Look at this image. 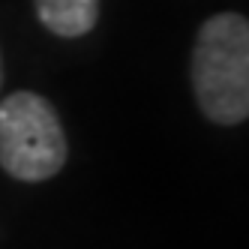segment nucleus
Wrapping results in <instances>:
<instances>
[{
  "mask_svg": "<svg viewBox=\"0 0 249 249\" xmlns=\"http://www.w3.org/2000/svg\"><path fill=\"white\" fill-rule=\"evenodd\" d=\"M192 90L210 123L237 126L249 117V18L219 12L198 27L192 45Z\"/></svg>",
  "mask_w": 249,
  "mask_h": 249,
  "instance_id": "1",
  "label": "nucleus"
},
{
  "mask_svg": "<svg viewBox=\"0 0 249 249\" xmlns=\"http://www.w3.org/2000/svg\"><path fill=\"white\" fill-rule=\"evenodd\" d=\"M69 144L45 96L15 90L0 102V168L24 183L51 180L66 165Z\"/></svg>",
  "mask_w": 249,
  "mask_h": 249,
  "instance_id": "2",
  "label": "nucleus"
},
{
  "mask_svg": "<svg viewBox=\"0 0 249 249\" xmlns=\"http://www.w3.org/2000/svg\"><path fill=\"white\" fill-rule=\"evenodd\" d=\"M45 30L63 39H78L99 21V0H33Z\"/></svg>",
  "mask_w": 249,
  "mask_h": 249,
  "instance_id": "3",
  "label": "nucleus"
},
{
  "mask_svg": "<svg viewBox=\"0 0 249 249\" xmlns=\"http://www.w3.org/2000/svg\"><path fill=\"white\" fill-rule=\"evenodd\" d=\"M0 87H3V57H0Z\"/></svg>",
  "mask_w": 249,
  "mask_h": 249,
  "instance_id": "4",
  "label": "nucleus"
}]
</instances>
